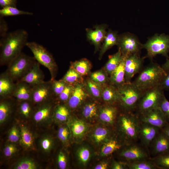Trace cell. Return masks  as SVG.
Returning a JSON list of instances; mask_svg holds the SVG:
<instances>
[{
  "instance_id": "6da1fadb",
  "label": "cell",
  "mask_w": 169,
  "mask_h": 169,
  "mask_svg": "<svg viewBox=\"0 0 169 169\" xmlns=\"http://www.w3.org/2000/svg\"><path fill=\"white\" fill-rule=\"evenodd\" d=\"M28 34L23 29L8 32L0 39V65H8L20 54L27 42Z\"/></svg>"
},
{
  "instance_id": "7a4b0ae2",
  "label": "cell",
  "mask_w": 169,
  "mask_h": 169,
  "mask_svg": "<svg viewBox=\"0 0 169 169\" xmlns=\"http://www.w3.org/2000/svg\"><path fill=\"white\" fill-rule=\"evenodd\" d=\"M141 122L138 115L124 111L119 117L118 125L122 141L125 145L136 143L139 139Z\"/></svg>"
},
{
  "instance_id": "3957f363",
  "label": "cell",
  "mask_w": 169,
  "mask_h": 169,
  "mask_svg": "<svg viewBox=\"0 0 169 169\" xmlns=\"http://www.w3.org/2000/svg\"><path fill=\"white\" fill-rule=\"evenodd\" d=\"M166 72L158 64L151 62L143 68L133 82L140 89L144 91L159 86Z\"/></svg>"
},
{
  "instance_id": "277c9868",
  "label": "cell",
  "mask_w": 169,
  "mask_h": 169,
  "mask_svg": "<svg viewBox=\"0 0 169 169\" xmlns=\"http://www.w3.org/2000/svg\"><path fill=\"white\" fill-rule=\"evenodd\" d=\"M119 94V103L124 111L133 112L144 91L132 82L125 83L118 88Z\"/></svg>"
},
{
  "instance_id": "5b68a950",
  "label": "cell",
  "mask_w": 169,
  "mask_h": 169,
  "mask_svg": "<svg viewBox=\"0 0 169 169\" xmlns=\"http://www.w3.org/2000/svg\"><path fill=\"white\" fill-rule=\"evenodd\" d=\"M36 61L34 57L22 52L10 62L5 71L17 82L26 74Z\"/></svg>"
},
{
  "instance_id": "8992f818",
  "label": "cell",
  "mask_w": 169,
  "mask_h": 169,
  "mask_svg": "<svg viewBox=\"0 0 169 169\" xmlns=\"http://www.w3.org/2000/svg\"><path fill=\"white\" fill-rule=\"evenodd\" d=\"M33 55V57L39 64L49 70L51 79H55L58 71V66L52 54L43 46L34 41L28 42L26 44Z\"/></svg>"
},
{
  "instance_id": "52a82bcc",
  "label": "cell",
  "mask_w": 169,
  "mask_h": 169,
  "mask_svg": "<svg viewBox=\"0 0 169 169\" xmlns=\"http://www.w3.org/2000/svg\"><path fill=\"white\" fill-rule=\"evenodd\" d=\"M142 48L147 51L145 58L151 59L157 55L161 54L167 59L169 53V36L156 34L142 44Z\"/></svg>"
},
{
  "instance_id": "ba28073f",
  "label": "cell",
  "mask_w": 169,
  "mask_h": 169,
  "mask_svg": "<svg viewBox=\"0 0 169 169\" xmlns=\"http://www.w3.org/2000/svg\"><path fill=\"white\" fill-rule=\"evenodd\" d=\"M164 95V90L159 86L144 91L137 106V114H142L157 108Z\"/></svg>"
},
{
  "instance_id": "9c48e42d",
  "label": "cell",
  "mask_w": 169,
  "mask_h": 169,
  "mask_svg": "<svg viewBox=\"0 0 169 169\" xmlns=\"http://www.w3.org/2000/svg\"><path fill=\"white\" fill-rule=\"evenodd\" d=\"M118 49L123 56L126 57L135 54H140L142 44L135 35L127 32L119 35L117 44Z\"/></svg>"
},
{
  "instance_id": "30bf717a",
  "label": "cell",
  "mask_w": 169,
  "mask_h": 169,
  "mask_svg": "<svg viewBox=\"0 0 169 169\" xmlns=\"http://www.w3.org/2000/svg\"><path fill=\"white\" fill-rule=\"evenodd\" d=\"M147 150L143 146L135 143L124 146L119 155L125 162L148 160L150 158Z\"/></svg>"
},
{
  "instance_id": "8fae6325",
  "label": "cell",
  "mask_w": 169,
  "mask_h": 169,
  "mask_svg": "<svg viewBox=\"0 0 169 169\" xmlns=\"http://www.w3.org/2000/svg\"><path fill=\"white\" fill-rule=\"evenodd\" d=\"M54 98L51 80L32 87L31 101L34 104L39 105L52 101Z\"/></svg>"
},
{
  "instance_id": "7c38bea8",
  "label": "cell",
  "mask_w": 169,
  "mask_h": 169,
  "mask_svg": "<svg viewBox=\"0 0 169 169\" xmlns=\"http://www.w3.org/2000/svg\"><path fill=\"white\" fill-rule=\"evenodd\" d=\"M144 57H141L140 54H135L125 57L124 67L126 83L131 82L134 76L139 73L143 68Z\"/></svg>"
},
{
  "instance_id": "4fadbf2b",
  "label": "cell",
  "mask_w": 169,
  "mask_h": 169,
  "mask_svg": "<svg viewBox=\"0 0 169 169\" xmlns=\"http://www.w3.org/2000/svg\"><path fill=\"white\" fill-rule=\"evenodd\" d=\"M138 115L141 122L148 123L161 130L169 123L157 108Z\"/></svg>"
},
{
  "instance_id": "5bb4252c",
  "label": "cell",
  "mask_w": 169,
  "mask_h": 169,
  "mask_svg": "<svg viewBox=\"0 0 169 169\" xmlns=\"http://www.w3.org/2000/svg\"><path fill=\"white\" fill-rule=\"evenodd\" d=\"M107 28V25L106 24H102L95 26L94 29L86 28L87 39L94 46L95 52H97L100 49L101 44L107 32L106 31Z\"/></svg>"
},
{
  "instance_id": "9a60e30c",
  "label": "cell",
  "mask_w": 169,
  "mask_h": 169,
  "mask_svg": "<svg viewBox=\"0 0 169 169\" xmlns=\"http://www.w3.org/2000/svg\"><path fill=\"white\" fill-rule=\"evenodd\" d=\"M161 130L148 123L141 122L139 139L142 146L147 150L150 145Z\"/></svg>"
},
{
  "instance_id": "2e32d148",
  "label": "cell",
  "mask_w": 169,
  "mask_h": 169,
  "mask_svg": "<svg viewBox=\"0 0 169 169\" xmlns=\"http://www.w3.org/2000/svg\"><path fill=\"white\" fill-rule=\"evenodd\" d=\"M89 96L84 83L74 85L72 93L67 102L68 107L72 109L76 108Z\"/></svg>"
},
{
  "instance_id": "e0dca14e",
  "label": "cell",
  "mask_w": 169,
  "mask_h": 169,
  "mask_svg": "<svg viewBox=\"0 0 169 169\" xmlns=\"http://www.w3.org/2000/svg\"><path fill=\"white\" fill-rule=\"evenodd\" d=\"M151 153L155 156L169 151V137L161 130L151 143Z\"/></svg>"
},
{
  "instance_id": "ac0fdd59",
  "label": "cell",
  "mask_w": 169,
  "mask_h": 169,
  "mask_svg": "<svg viewBox=\"0 0 169 169\" xmlns=\"http://www.w3.org/2000/svg\"><path fill=\"white\" fill-rule=\"evenodd\" d=\"M39 64L36 61L29 71L19 81L25 82L32 87L44 81V75Z\"/></svg>"
},
{
  "instance_id": "d6986e66",
  "label": "cell",
  "mask_w": 169,
  "mask_h": 169,
  "mask_svg": "<svg viewBox=\"0 0 169 169\" xmlns=\"http://www.w3.org/2000/svg\"><path fill=\"white\" fill-rule=\"evenodd\" d=\"M14 80L6 71L0 75V97L1 99L13 96L16 87Z\"/></svg>"
},
{
  "instance_id": "ffe728a7",
  "label": "cell",
  "mask_w": 169,
  "mask_h": 169,
  "mask_svg": "<svg viewBox=\"0 0 169 169\" xmlns=\"http://www.w3.org/2000/svg\"><path fill=\"white\" fill-rule=\"evenodd\" d=\"M32 87L25 82L18 81L16 83V87L13 94L18 102L31 100Z\"/></svg>"
},
{
  "instance_id": "44dd1931",
  "label": "cell",
  "mask_w": 169,
  "mask_h": 169,
  "mask_svg": "<svg viewBox=\"0 0 169 169\" xmlns=\"http://www.w3.org/2000/svg\"><path fill=\"white\" fill-rule=\"evenodd\" d=\"M101 98L108 104L119 103V94L118 88L110 83L103 85Z\"/></svg>"
},
{
  "instance_id": "7402d4cb",
  "label": "cell",
  "mask_w": 169,
  "mask_h": 169,
  "mask_svg": "<svg viewBox=\"0 0 169 169\" xmlns=\"http://www.w3.org/2000/svg\"><path fill=\"white\" fill-rule=\"evenodd\" d=\"M125 57L117 68L109 76V83L118 88L125 84Z\"/></svg>"
},
{
  "instance_id": "603a6c76",
  "label": "cell",
  "mask_w": 169,
  "mask_h": 169,
  "mask_svg": "<svg viewBox=\"0 0 169 169\" xmlns=\"http://www.w3.org/2000/svg\"><path fill=\"white\" fill-rule=\"evenodd\" d=\"M115 105L108 104L101 110L100 118L102 121L110 125L115 123L118 112Z\"/></svg>"
},
{
  "instance_id": "cb8c5ba5",
  "label": "cell",
  "mask_w": 169,
  "mask_h": 169,
  "mask_svg": "<svg viewBox=\"0 0 169 169\" xmlns=\"http://www.w3.org/2000/svg\"><path fill=\"white\" fill-rule=\"evenodd\" d=\"M119 35L116 31L109 29L103 42L100 50L99 59H101L104 54L109 49L114 46L117 45Z\"/></svg>"
},
{
  "instance_id": "d4e9b609",
  "label": "cell",
  "mask_w": 169,
  "mask_h": 169,
  "mask_svg": "<svg viewBox=\"0 0 169 169\" xmlns=\"http://www.w3.org/2000/svg\"><path fill=\"white\" fill-rule=\"evenodd\" d=\"M52 102L51 101L39 105L33 115V118L36 121H41L50 116L53 110Z\"/></svg>"
},
{
  "instance_id": "484cf974",
  "label": "cell",
  "mask_w": 169,
  "mask_h": 169,
  "mask_svg": "<svg viewBox=\"0 0 169 169\" xmlns=\"http://www.w3.org/2000/svg\"><path fill=\"white\" fill-rule=\"evenodd\" d=\"M70 66L83 77L89 75L92 66L91 63L89 60L86 58H83L74 62H71Z\"/></svg>"
},
{
  "instance_id": "4316f807",
  "label": "cell",
  "mask_w": 169,
  "mask_h": 169,
  "mask_svg": "<svg viewBox=\"0 0 169 169\" xmlns=\"http://www.w3.org/2000/svg\"><path fill=\"white\" fill-rule=\"evenodd\" d=\"M84 84L89 96L97 99L101 98L103 85L94 82L89 77L84 80Z\"/></svg>"
},
{
  "instance_id": "83f0119b",
  "label": "cell",
  "mask_w": 169,
  "mask_h": 169,
  "mask_svg": "<svg viewBox=\"0 0 169 169\" xmlns=\"http://www.w3.org/2000/svg\"><path fill=\"white\" fill-rule=\"evenodd\" d=\"M123 57L119 49L115 54L109 56L108 60L103 67L109 76L118 66Z\"/></svg>"
},
{
  "instance_id": "f1b7e54d",
  "label": "cell",
  "mask_w": 169,
  "mask_h": 169,
  "mask_svg": "<svg viewBox=\"0 0 169 169\" xmlns=\"http://www.w3.org/2000/svg\"><path fill=\"white\" fill-rule=\"evenodd\" d=\"M125 145L116 139H110L103 146L101 152V155L104 156H109Z\"/></svg>"
},
{
  "instance_id": "f546056e",
  "label": "cell",
  "mask_w": 169,
  "mask_h": 169,
  "mask_svg": "<svg viewBox=\"0 0 169 169\" xmlns=\"http://www.w3.org/2000/svg\"><path fill=\"white\" fill-rule=\"evenodd\" d=\"M83 77L71 67L61 79L67 84L74 85L77 83H84Z\"/></svg>"
},
{
  "instance_id": "4dcf8cb0",
  "label": "cell",
  "mask_w": 169,
  "mask_h": 169,
  "mask_svg": "<svg viewBox=\"0 0 169 169\" xmlns=\"http://www.w3.org/2000/svg\"><path fill=\"white\" fill-rule=\"evenodd\" d=\"M125 162L128 169H159L150 159Z\"/></svg>"
},
{
  "instance_id": "1f68e13d",
  "label": "cell",
  "mask_w": 169,
  "mask_h": 169,
  "mask_svg": "<svg viewBox=\"0 0 169 169\" xmlns=\"http://www.w3.org/2000/svg\"><path fill=\"white\" fill-rule=\"evenodd\" d=\"M150 159L159 169H169V151L159 154Z\"/></svg>"
},
{
  "instance_id": "d6a6232c",
  "label": "cell",
  "mask_w": 169,
  "mask_h": 169,
  "mask_svg": "<svg viewBox=\"0 0 169 169\" xmlns=\"http://www.w3.org/2000/svg\"><path fill=\"white\" fill-rule=\"evenodd\" d=\"M89 77L94 82L102 85L109 83V76L103 68L90 73Z\"/></svg>"
},
{
  "instance_id": "836d02e7",
  "label": "cell",
  "mask_w": 169,
  "mask_h": 169,
  "mask_svg": "<svg viewBox=\"0 0 169 169\" xmlns=\"http://www.w3.org/2000/svg\"><path fill=\"white\" fill-rule=\"evenodd\" d=\"M33 15V13L29 12L20 10L17 7H6L2 8L0 10V17L13 16L19 15Z\"/></svg>"
},
{
  "instance_id": "e575fe53",
  "label": "cell",
  "mask_w": 169,
  "mask_h": 169,
  "mask_svg": "<svg viewBox=\"0 0 169 169\" xmlns=\"http://www.w3.org/2000/svg\"><path fill=\"white\" fill-rule=\"evenodd\" d=\"M0 103V122L4 121L10 113L12 106L11 102L8 101V98L2 99Z\"/></svg>"
},
{
  "instance_id": "d590c367",
  "label": "cell",
  "mask_w": 169,
  "mask_h": 169,
  "mask_svg": "<svg viewBox=\"0 0 169 169\" xmlns=\"http://www.w3.org/2000/svg\"><path fill=\"white\" fill-rule=\"evenodd\" d=\"M98 113V106L95 102H90L83 106L82 113L86 118H92L96 116Z\"/></svg>"
},
{
  "instance_id": "8d00e7d4",
  "label": "cell",
  "mask_w": 169,
  "mask_h": 169,
  "mask_svg": "<svg viewBox=\"0 0 169 169\" xmlns=\"http://www.w3.org/2000/svg\"><path fill=\"white\" fill-rule=\"evenodd\" d=\"M55 118L60 121L66 120L69 115V111L68 106L64 105H57L54 109Z\"/></svg>"
},
{
  "instance_id": "74e56055",
  "label": "cell",
  "mask_w": 169,
  "mask_h": 169,
  "mask_svg": "<svg viewBox=\"0 0 169 169\" xmlns=\"http://www.w3.org/2000/svg\"><path fill=\"white\" fill-rule=\"evenodd\" d=\"M20 135L22 144L27 147H30L33 145V139L32 135L26 127H21Z\"/></svg>"
},
{
  "instance_id": "f35d334b",
  "label": "cell",
  "mask_w": 169,
  "mask_h": 169,
  "mask_svg": "<svg viewBox=\"0 0 169 169\" xmlns=\"http://www.w3.org/2000/svg\"><path fill=\"white\" fill-rule=\"evenodd\" d=\"M20 103L18 109L20 113L26 118L30 115L33 109V102L31 100L18 102Z\"/></svg>"
},
{
  "instance_id": "ab89813d",
  "label": "cell",
  "mask_w": 169,
  "mask_h": 169,
  "mask_svg": "<svg viewBox=\"0 0 169 169\" xmlns=\"http://www.w3.org/2000/svg\"><path fill=\"white\" fill-rule=\"evenodd\" d=\"M86 130V126L83 122L80 120H76L73 123L72 131L75 136H79L82 135Z\"/></svg>"
},
{
  "instance_id": "60d3db41",
  "label": "cell",
  "mask_w": 169,
  "mask_h": 169,
  "mask_svg": "<svg viewBox=\"0 0 169 169\" xmlns=\"http://www.w3.org/2000/svg\"><path fill=\"white\" fill-rule=\"evenodd\" d=\"M51 80L53 93L55 97L57 98L64 90L67 84L61 79Z\"/></svg>"
},
{
  "instance_id": "b9f144b4",
  "label": "cell",
  "mask_w": 169,
  "mask_h": 169,
  "mask_svg": "<svg viewBox=\"0 0 169 169\" xmlns=\"http://www.w3.org/2000/svg\"><path fill=\"white\" fill-rule=\"evenodd\" d=\"M109 134V131L107 129L98 127L95 130L94 134L95 141L97 143L103 141L108 137Z\"/></svg>"
},
{
  "instance_id": "7bdbcfd3",
  "label": "cell",
  "mask_w": 169,
  "mask_h": 169,
  "mask_svg": "<svg viewBox=\"0 0 169 169\" xmlns=\"http://www.w3.org/2000/svg\"><path fill=\"white\" fill-rule=\"evenodd\" d=\"M157 108L161 111L169 123V101L164 95L160 101Z\"/></svg>"
},
{
  "instance_id": "ee69618b",
  "label": "cell",
  "mask_w": 169,
  "mask_h": 169,
  "mask_svg": "<svg viewBox=\"0 0 169 169\" xmlns=\"http://www.w3.org/2000/svg\"><path fill=\"white\" fill-rule=\"evenodd\" d=\"M74 85L67 84L64 89L57 97L62 102H67L69 100L72 92Z\"/></svg>"
},
{
  "instance_id": "f6af8a7d",
  "label": "cell",
  "mask_w": 169,
  "mask_h": 169,
  "mask_svg": "<svg viewBox=\"0 0 169 169\" xmlns=\"http://www.w3.org/2000/svg\"><path fill=\"white\" fill-rule=\"evenodd\" d=\"M37 166L35 163L29 159L24 160L18 162L14 167L16 169H35Z\"/></svg>"
},
{
  "instance_id": "bcb514c9",
  "label": "cell",
  "mask_w": 169,
  "mask_h": 169,
  "mask_svg": "<svg viewBox=\"0 0 169 169\" xmlns=\"http://www.w3.org/2000/svg\"><path fill=\"white\" fill-rule=\"evenodd\" d=\"M20 137L19 131L15 126H13L9 131L8 139L10 141L13 142L18 141Z\"/></svg>"
},
{
  "instance_id": "7dc6e473",
  "label": "cell",
  "mask_w": 169,
  "mask_h": 169,
  "mask_svg": "<svg viewBox=\"0 0 169 169\" xmlns=\"http://www.w3.org/2000/svg\"><path fill=\"white\" fill-rule=\"evenodd\" d=\"M78 156L81 162L85 163L89 159L90 152L88 149L83 148L79 150L78 153Z\"/></svg>"
},
{
  "instance_id": "c3c4849f",
  "label": "cell",
  "mask_w": 169,
  "mask_h": 169,
  "mask_svg": "<svg viewBox=\"0 0 169 169\" xmlns=\"http://www.w3.org/2000/svg\"><path fill=\"white\" fill-rule=\"evenodd\" d=\"M8 23L4 17H0V37H2L8 32Z\"/></svg>"
},
{
  "instance_id": "681fc988",
  "label": "cell",
  "mask_w": 169,
  "mask_h": 169,
  "mask_svg": "<svg viewBox=\"0 0 169 169\" xmlns=\"http://www.w3.org/2000/svg\"><path fill=\"white\" fill-rule=\"evenodd\" d=\"M166 72V74L162 78L159 86L163 90L169 91V70Z\"/></svg>"
},
{
  "instance_id": "f907efd6",
  "label": "cell",
  "mask_w": 169,
  "mask_h": 169,
  "mask_svg": "<svg viewBox=\"0 0 169 169\" xmlns=\"http://www.w3.org/2000/svg\"><path fill=\"white\" fill-rule=\"evenodd\" d=\"M69 134V132L67 128L65 127H61L59 129L58 137L61 141H65L67 140Z\"/></svg>"
},
{
  "instance_id": "816d5d0a",
  "label": "cell",
  "mask_w": 169,
  "mask_h": 169,
  "mask_svg": "<svg viewBox=\"0 0 169 169\" xmlns=\"http://www.w3.org/2000/svg\"><path fill=\"white\" fill-rule=\"evenodd\" d=\"M58 164L59 167L61 169H64L67 165V161L66 156L64 153L61 151L58 156Z\"/></svg>"
},
{
  "instance_id": "f5cc1de1",
  "label": "cell",
  "mask_w": 169,
  "mask_h": 169,
  "mask_svg": "<svg viewBox=\"0 0 169 169\" xmlns=\"http://www.w3.org/2000/svg\"><path fill=\"white\" fill-rule=\"evenodd\" d=\"M17 151V148L13 144H9L4 149V153L5 156L9 157L12 156Z\"/></svg>"
},
{
  "instance_id": "db71d44e",
  "label": "cell",
  "mask_w": 169,
  "mask_h": 169,
  "mask_svg": "<svg viewBox=\"0 0 169 169\" xmlns=\"http://www.w3.org/2000/svg\"><path fill=\"white\" fill-rule=\"evenodd\" d=\"M17 0H0V5L2 8L6 7H17Z\"/></svg>"
},
{
  "instance_id": "11a10c76",
  "label": "cell",
  "mask_w": 169,
  "mask_h": 169,
  "mask_svg": "<svg viewBox=\"0 0 169 169\" xmlns=\"http://www.w3.org/2000/svg\"><path fill=\"white\" fill-rule=\"evenodd\" d=\"M52 141L49 138H45L41 141V145L42 149L45 151H49L51 148Z\"/></svg>"
},
{
  "instance_id": "9f6ffc18",
  "label": "cell",
  "mask_w": 169,
  "mask_h": 169,
  "mask_svg": "<svg viewBox=\"0 0 169 169\" xmlns=\"http://www.w3.org/2000/svg\"><path fill=\"white\" fill-rule=\"evenodd\" d=\"M113 169H128L126 163L114 161L111 166Z\"/></svg>"
},
{
  "instance_id": "6f0895ef",
  "label": "cell",
  "mask_w": 169,
  "mask_h": 169,
  "mask_svg": "<svg viewBox=\"0 0 169 169\" xmlns=\"http://www.w3.org/2000/svg\"><path fill=\"white\" fill-rule=\"evenodd\" d=\"M109 166L108 163L106 162H103L96 166L95 169H106Z\"/></svg>"
},
{
  "instance_id": "680465c9",
  "label": "cell",
  "mask_w": 169,
  "mask_h": 169,
  "mask_svg": "<svg viewBox=\"0 0 169 169\" xmlns=\"http://www.w3.org/2000/svg\"><path fill=\"white\" fill-rule=\"evenodd\" d=\"M163 69L167 71L169 70V57L167 58L166 61L161 66Z\"/></svg>"
},
{
  "instance_id": "91938a15",
  "label": "cell",
  "mask_w": 169,
  "mask_h": 169,
  "mask_svg": "<svg viewBox=\"0 0 169 169\" xmlns=\"http://www.w3.org/2000/svg\"><path fill=\"white\" fill-rule=\"evenodd\" d=\"M161 130L169 137V123Z\"/></svg>"
}]
</instances>
